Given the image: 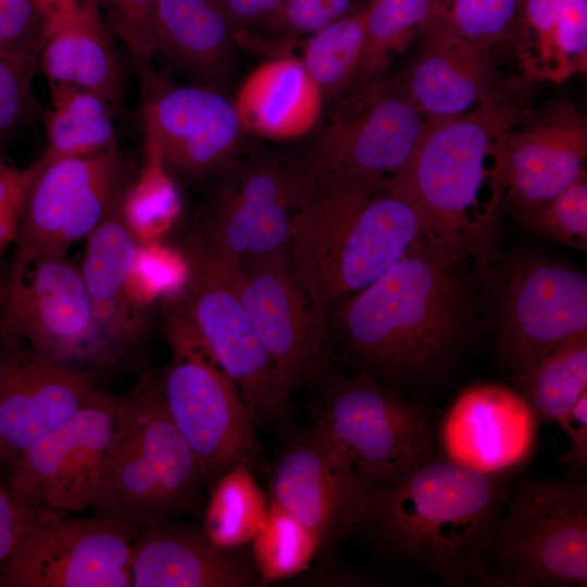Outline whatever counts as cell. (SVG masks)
I'll list each match as a JSON object with an SVG mask.
<instances>
[{"mask_svg":"<svg viewBox=\"0 0 587 587\" xmlns=\"http://www.w3.org/2000/svg\"><path fill=\"white\" fill-rule=\"evenodd\" d=\"M239 30L238 37L250 28L273 32L284 0H224Z\"/></svg>","mask_w":587,"mask_h":587,"instance_id":"obj_46","label":"cell"},{"mask_svg":"<svg viewBox=\"0 0 587 587\" xmlns=\"http://www.w3.org/2000/svg\"><path fill=\"white\" fill-rule=\"evenodd\" d=\"M210 491L201 527L207 539L222 550H236L251 542L268 508V497L252 470L245 464L228 470Z\"/></svg>","mask_w":587,"mask_h":587,"instance_id":"obj_31","label":"cell"},{"mask_svg":"<svg viewBox=\"0 0 587 587\" xmlns=\"http://www.w3.org/2000/svg\"><path fill=\"white\" fill-rule=\"evenodd\" d=\"M457 261L423 240L350 297L340 313L350 350L391 374L419 373L439 360L459 323Z\"/></svg>","mask_w":587,"mask_h":587,"instance_id":"obj_4","label":"cell"},{"mask_svg":"<svg viewBox=\"0 0 587 587\" xmlns=\"http://www.w3.org/2000/svg\"><path fill=\"white\" fill-rule=\"evenodd\" d=\"M522 76L557 85L587 68V0H520L509 46Z\"/></svg>","mask_w":587,"mask_h":587,"instance_id":"obj_29","label":"cell"},{"mask_svg":"<svg viewBox=\"0 0 587 587\" xmlns=\"http://www.w3.org/2000/svg\"><path fill=\"white\" fill-rule=\"evenodd\" d=\"M187 316L214 361L237 387L255 424L282 414L290 392L239 299L233 264L196 239L188 254Z\"/></svg>","mask_w":587,"mask_h":587,"instance_id":"obj_11","label":"cell"},{"mask_svg":"<svg viewBox=\"0 0 587 587\" xmlns=\"http://www.w3.org/2000/svg\"><path fill=\"white\" fill-rule=\"evenodd\" d=\"M474 578L491 587L586 586V483L525 482L500 517Z\"/></svg>","mask_w":587,"mask_h":587,"instance_id":"obj_6","label":"cell"},{"mask_svg":"<svg viewBox=\"0 0 587 587\" xmlns=\"http://www.w3.org/2000/svg\"><path fill=\"white\" fill-rule=\"evenodd\" d=\"M233 279L259 339L291 392L324 367L327 324L296 280L287 252L234 263Z\"/></svg>","mask_w":587,"mask_h":587,"instance_id":"obj_18","label":"cell"},{"mask_svg":"<svg viewBox=\"0 0 587 587\" xmlns=\"http://www.w3.org/2000/svg\"><path fill=\"white\" fill-rule=\"evenodd\" d=\"M372 487L314 428L279 455L270 497L328 548L367 521Z\"/></svg>","mask_w":587,"mask_h":587,"instance_id":"obj_20","label":"cell"},{"mask_svg":"<svg viewBox=\"0 0 587 587\" xmlns=\"http://www.w3.org/2000/svg\"><path fill=\"white\" fill-rule=\"evenodd\" d=\"M172 361L160 380L166 409L209 488L228 470H251L262 455L254 421L237 387L214 361L186 311L168 322Z\"/></svg>","mask_w":587,"mask_h":587,"instance_id":"obj_7","label":"cell"},{"mask_svg":"<svg viewBox=\"0 0 587 587\" xmlns=\"http://www.w3.org/2000/svg\"><path fill=\"white\" fill-rule=\"evenodd\" d=\"M538 425L521 392L483 383L457 396L441 421L439 440L446 458L501 475L530 457Z\"/></svg>","mask_w":587,"mask_h":587,"instance_id":"obj_22","label":"cell"},{"mask_svg":"<svg viewBox=\"0 0 587 587\" xmlns=\"http://www.w3.org/2000/svg\"><path fill=\"white\" fill-rule=\"evenodd\" d=\"M38 170V161L23 168L0 163V260L14 246L26 196Z\"/></svg>","mask_w":587,"mask_h":587,"instance_id":"obj_44","label":"cell"},{"mask_svg":"<svg viewBox=\"0 0 587 587\" xmlns=\"http://www.w3.org/2000/svg\"><path fill=\"white\" fill-rule=\"evenodd\" d=\"M145 134L171 171L187 178L221 174L239 155L246 130L226 91L177 84L151 65L138 70Z\"/></svg>","mask_w":587,"mask_h":587,"instance_id":"obj_16","label":"cell"},{"mask_svg":"<svg viewBox=\"0 0 587 587\" xmlns=\"http://www.w3.org/2000/svg\"><path fill=\"white\" fill-rule=\"evenodd\" d=\"M365 4L310 35L300 60L320 88L325 105L353 86L362 60Z\"/></svg>","mask_w":587,"mask_h":587,"instance_id":"obj_35","label":"cell"},{"mask_svg":"<svg viewBox=\"0 0 587 587\" xmlns=\"http://www.w3.org/2000/svg\"><path fill=\"white\" fill-rule=\"evenodd\" d=\"M141 527L102 515L37 512L9 561L4 587H130Z\"/></svg>","mask_w":587,"mask_h":587,"instance_id":"obj_15","label":"cell"},{"mask_svg":"<svg viewBox=\"0 0 587 587\" xmlns=\"http://www.w3.org/2000/svg\"><path fill=\"white\" fill-rule=\"evenodd\" d=\"M204 484L166 409L160 380L145 373L123 396L117 444L92 509L141 527L192 512Z\"/></svg>","mask_w":587,"mask_h":587,"instance_id":"obj_5","label":"cell"},{"mask_svg":"<svg viewBox=\"0 0 587 587\" xmlns=\"http://www.w3.org/2000/svg\"><path fill=\"white\" fill-rule=\"evenodd\" d=\"M28 189L11 264L45 255H66L120 203L128 185L117 146L42 164Z\"/></svg>","mask_w":587,"mask_h":587,"instance_id":"obj_14","label":"cell"},{"mask_svg":"<svg viewBox=\"0 0 587 587\" xmlns=\"http://www.w3.org/2000/svg\"><path fill=\"white\" fill-rule=\"evenodd\" d=\"M520 0H435L427 25L495 53L509 47Z\"/></svg>","mask_w":587,"mask_h":587,"instance_id":"obj_37","label":"cell"},{"mask_svg":"<svg viewBox=\"0 0 587 587\" xmlns=\"http://www.w3.org/2000/svg\"><path fill=\"white\" fill-rule=\"evenodd\" d=\"M537 234L587 249V172L538 208L525 222Z\"/></svg>","mask_w":587,"mask_h":587,"instance_id":"obj_39","label":"cell"},{"mask_svg":"<svg viewBox=\"0 0 587 587\" xmlns=\"http://www.w3.org/2000/svg\"><path fill=\"white\" fill-rule=\"evenodd\" d=\"M224 0H159L155 51L188 84L225 91L241 48Z\"/></svg>","mask_w":587,"mask_h":587,"instance_id":"obj_23","label":"cell"},{"mask_svg":"<svg viewBox=\"0 0 587 587\" xmlns=\"http://www.w3.org/2000/svg\"><path fill=\"white\" fill-rule=\"evenodd\" d=\"M252 562L213 546L202 530L171 519L141 526L132 549L130 587H247Z\"/></svg>","mask_w":587,"mask_h":587,"instance_id":"obj_24","label":"cell"},{"mask_svg":"<svg viewBox=\"0 0 587 587\" xmlns=\"http://www.w3.org/2000/svg\"><path fill=\"white\" fill-rule=\"evenodd\" d=\"M79 266L95 319L120 359L143 337L145 310L133 301L128 274L138 241L123 223L117 209L86 238Z\"/></svg>","mask_w":587,"mask_h":587,"instance_id":"obj_27","label":"cell"},{"mask_svg":"<svg viewBox=\"0 0 587 587\" xmlns=\"http://www.w3.org/2000/svg\"><path fill=\"white\" fill-rule=\"evenodd\" d=\"M15 345L75 366L120 360L95 319L79 266L66 255L10 263L0 274V347Z\"/></svg>","mask_w":587,"mask_h":587,"instance_id":"obj_8","label":"cell"},{"mask_svg":"<svg viewBox=\"0 0 587 587\" xmlns=\"http://www.w3.org/2000/svg\"><path fill=\"white\" fill-rule=\"evenodd\" d=\"M37 511L18 497L0 473V585L3 572Z\"/></svg>","mask_w":587,"mask_h":587,"instance_id":"obj_45","label":"cell"},{"mask_svg":"<svg viewBox=\"0 0 587 587\" xmlns=\"http://www.w3.org/2000/svg\"><path fill=\"white\" fill-rule=\"evenodd\" d=\"M354 0H284L273 32H280L283 41L311 35L350 11Z\"/></svg>","mask_w":587,"mask_h":587,"instance_id":"obj_43","label":"cell"},{"mask_svg":"<svg viewBox=\"0 0 587 587\" xmlns=\"http://www.w3.org/2000/svg\"><path fill=\"white\" fill-rule=\"evenodd\" d=\"M42 164L86 157L116 146L113 105L103 97L67 84H49Z\"/></svg>","mask_w":587,"mask_h":587,"instance_id":"obj_30","label":"cell"},{"mask_svg":"<svg viewBox=\"0 0 587 587\" xmlns=\"http://www.w3.org/2000/svg\"><path fill=\"white\" fill-rule=\"evenodd\" d=\"M48 9L39 0H0V53L38 58Z\"/></svg>","mask_w":587,"mask_h":587,"instance_id":"obj_41","label":"cell"},{"mask_svg":"<svg viewBox=\"0 0 587 587\" xmlns=\"http://www.w3.org/2000/svg\"><path fill=\"white\" fill-rule=\"evenodd\" d=\"M499 475L432 457L398 480L372 487L369 516L399 555L444 578H474L501 517Z\"/></svg>","mask_w":587,"mask_h":587,"instance_id":"obj_3","label":"cell"},{"mask_svg":"<svg viewBox=\"0 0 587 587\" xmlns=\"http://www.w3.org/2000/svg\"><path fill=\"white\" fill-rule=\"evenodd\" d=\"M528 82L502 83L462 114L425 117L409 158L386 184L414 210L424 240L458 261L479 247L497 215L484 190L503 203L496 146L527 109Z\"/></svg>","mask_w":587,"mask_h":587,"instance_id":"obj_1","label":"cell"},{"mask_svg":"<svg viewBox=\"0 0 587 587\" xmlns=\"http://www.w3.org/2000/svg\"><path fill=\"white\" fill-rule=\"evenodd\" d=\"M313 428L371 487L398 480L429 459L434 447L426 415L365 375L333 383Z\"/></svg>","mask_w":587,"mask_h":587,"instance_id":"obj_10","label":"cell"},{"mask_svg":"<svg viewBox=\"0 0 587 587\" xmlns=\"http://www.w3.org/2000/svg\"><path fill=\"white\" fill-rule=\"evenodd\" d=\"M243 129L271 140L312 132L325 107L322 92L300 58L280 54L253 68L233 98Z\"/></svg>","mask_w":587,"mask_h":587,"instance_id":"obj_28","label":"cell"},{"mask_svg":"<svg viewBox=\"0 0 587 587\" xmlns=\"http://www.w3.org/2000/svg\"><path fill=\"white\" fill-rule=\"evenodd\" d=\"M146 135L145 160L120 200L117 212L138 243L159 241L176 223L182 211L178 189L155 140Z\"/></svg>","mask_w":587,"mask_h":587,"instance_id":"obj_33","label":"cell"},{"mask_svg":"<svg viewBox=\"0 0 587 587\" xmlns=\"http://www.w3.org/2000/svg\"><path fill=\"white\" fill-rule=\"evenodd\" d=\"M90 372L23 346L0 347V473L65 424L96 390Z\"/></svg>","mask_w":587,"mask_h":587,"instance_id":"obj_21","label":"cell"},{"mask_svg":"<svg viewBox=\"0 0 587 587\" xmlns=\"http://www.w3.org/2000/svg\"><path fill=\"white\" fill-rule=\"evenodd\" d=\"M317 550L315 534L268 496L264 524L251 541V562L259 583L266 585L302 573Z\"/></svg>","mask_w":587,"mask_h":587,"instance_id":"obj_36","label":"cell"},{"mask_svg":"<svg viewBox=\"0 0 587 587\" xmlns=\"http://www.w3.org/2000/svg\"><path fill=\"white\" fill-rule=\"evenodd\" d=\"M421 39L416 58L398 77L425 117L462 114L501 86L491 51L432 25Z\"/></svg>","mask_w":587,"mask_h":587,"instance_id":"obj_25","label":"cell"},{"mask_svg":"<svg viewBox=\"0 0 587 587\" xmlns=\"http://www.w3.org/2000/svg\"><path fill=\"white\" fill-rule=\"evenodd\" d=\"M123 396L96 389L61 427L35 442L7 478L37 512L92 508L114 453Z\"/></svg>","mask_w":587,"mask_h":587,"instance_id":"obj_13","label":"cell"},{"mask_svg":"<svg viewBox=\"0 0 587 587\" xmlns=\"http://www.w3.org/2000/svg\"><path fill=\"white\" fill-rule=\"evenodd\" d=\"M570 439V450L564 461L571 470H584L587 464V392L558 423Z\"/></svg>","mask_w":587,"mask_h":587,"instance_id":"obj_47","label":"cell"},{"mask_svg":"<svg viewBox=\"0 0 587 587\" xmlns=\"http://www.w3.org/2000/svg\"><path fill=\"white\" fill-rule=\"evenodd\" d=\"M517 375L538 424H558L587 392V336L557 347Z\"/></svg>","mask_w":587,"mask_h":587,"instance_id":"obj_32","label":"cell"},{"mask_svg":"<svg viewBox=\"0 0 587 587\" xmlns=\"http://www.w3.org/2000/svg\"><path fill=\"white\" fill-rule=\"evenodd\" d=\"M587 336V277L566 265L526 261L509 275L501 319L500 348L514 373L557 347Z\"/></svg>","mask_w":587,"mask_h":587,"instance_id":"obj_19","label":"cell"},{"mask_svg":"<svg viewBox=\"0 0 587 587\" xmlns=\"http://www.w3.org/2000/svg\"><path fill=\"white\" fill-rule=\"evenodd\" d=\"M303 167L287 255L296 280L327 324L337 302L371 285L424 237L414 210L385 187Z\"/></svg>","mask_w":587,"mask_h":587,"instance_id":"obj_2","label":"cell"},{"mask_svg":"<svg viewBox=\"0 0 587 587\" xmlns=\"http://www.w3.org/2000/svg\"><path fill=\"white\" fill-rule=\"evenodd\" d=\"M38 67V58L0 53V139L23 118Z\"/></svg>","mask_w":587,"mask_h":587,"instance_id":"obj_42","label":"cell"},{"mask_svg":"<svg viewBox=\"0 0 587 587\" xmlns=\"http://www.w3.org/2000/svg\"><path fill=\"white\" fill-rule=\"evenodd\" d=\"M309 151L299 158L317 174L386 187L409 158L425 116L398 76L355 87L329 104Z\"/></svg>","mask_w":587,"mask_h":587,"instance_id":"obj_9","label":"cell"},{"mask_svg":"<svg viewBox=\"0 0 587 587\" xmlns=\"http://www.w3.org/2000/svg\"><path fill=\"white\" fill-rule=\"evenodd\" d=\"M435 0H367L364 48L351 89L386 74L395 59L423 33ZM350 89V90H351Z\"/></svg>","mask_w":587,"mask_h":587,"instance_id":"obj_34","label":"cell"},{"mask_svg":"<svg viewBox=\"0 0 587 587\" xmlns=\"http://www.w3.org/2000/svg\"><path fill=\"white\" fill-rule=\"evenodd\" d=\"M47 9L38 65L49 84L72 85L116 104L124 91V72L98 3Z\"/></svg>","mask_w":587,"mask_h":587,"instance_id":"obj_26","label":"cell"},{"mask_svg":"<svg viewBox=\"0 0 587 587\" xmlns=\"http://www.w3.org/2000/svg\"><path fill=\"white\" fill-rule=\"evenodd\" d=\"M495 158L503 203L525 222L586 172V116L565 97L526 109L500 136Z\"/></svg>","mask_w":587,"mask_h":587,"instance_id":"obj_17","label":"cell"},{"mask_svg":"<svg viewBox=\"0 0 587 587\" xmlns=\"http://www.w3.org/2000/svg\"><path fill=\"white\" fill-rule=\"evenodd\" d=\"M208 209L202 245L229 263L287 252L304 179L299 158L239 155L222 173Z\"/></svg>","mask_w":587,"mask_h":587,"instance_id":"obj_12","label":"cell"},{"mask_svg":"<svg viewBox=\"0 0 587 587\" xmlns=\"http://www.w3.org/2000/svg\"><path fill=\"white\" fill-rule=\"evenodd\" d=\"M190 264L187 255L161 240L139 243L128 274L129 294L142 310L161 298L187 289Z\"/></svg>","mask_w":587,"mask_h":587,"instance_id":"obj_38","label":"cell"},{"mask_svg":"<svg viewBox=\"0 0 587 587\" xmlns=\"http://www.w3.org/2000/svg\"><path fill=\"white\" fill-rule=\"evenodd\" d=\"M45 7H59L66 4H86L97 0H39Z\"/></svg>","mask_w":587,"mask_h":587,"instance_id":"obj_48","label":"cell"},{"mask_svg":"<svg viewBox=\"0 0 587 587\" xmlns=\"http://www.w3.org/2000/svg\"><path fill=\"white\" fill-rule=\"evenodd\" d=\"M159 0H97L114 33L128 49L137 70L151 65L155 51Z\"/></svg>","mask_w":587,"mask_h":587,"instance_id":"obj_40","label":"cell"}]
</instances>
